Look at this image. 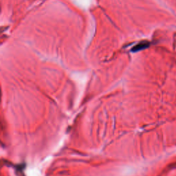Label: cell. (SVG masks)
<instances>
[{"instance_id": "6da1fadb", "label": "cell", "mask_w": 176, "mask_h": 176, "mask_svg": "<svg viewBox=\"0 0 176 176\" xmlns=\"http://www.w3.org/2000/svg\"><path fill=\"white\" fill-rule=\"evenodd\" d=\"M72 1L82 9H87L91 3V0H72Z\"/></svg>"}]
</instances>
